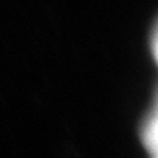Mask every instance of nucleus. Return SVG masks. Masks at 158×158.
I'll use <instances>...</instances> for the list:
<instances>
[{
	"instance_id": "1",
	"label": "nucleus",
	"mask_w": 158,
	"mask_h": 158,
	"mask_svg": "<svg viewBox=\"0 0 158 158\" xmlns=\"http://www.w3.org/2000/svg\"><path fill=\"white\" fill-rule=\"evenodd\" d=\"M148 141H149V146L158 154V107L148 127Z\"/></svg>"
},
{
	"instance_id": "2",
	"label": "nucleus",
	"mask_w": 158,
	"mask_h": 158,
	"mask_svg": "<svg viewBox=\"0 0 158 158\" xmlns=\"http://www.w3.org/2000/svg\"><path fill=\"white\" fill-rule=\"evenodd\" d=\"M154 51H155V55H157V60H158V32L155 35V42H154Z\"/></svg>"
}]
</instances>
